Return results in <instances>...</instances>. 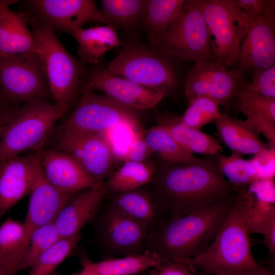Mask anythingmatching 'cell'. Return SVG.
<instances>
[{"label":"cell","mask_w":275,"mask_h":275,"mask_svg":"<svg viewBox=\"0 0 275 275\" xmlns=\"http://www.w3.org/2000/svg\"><path fill=\"white\" fill-rule=\"evenodd\" d=\"M17 2V1L14 0H2L0 3V17L6 6H10V5L13 4Z\"/></svg>","instance_id":"cell-46"},{"label":"cell","mask_w":275,"mask_h":275,"mask_svg":"<svg viewBox=\"0 0 275 275\" xmlns=\"http://www.w3.org/2000/svg\"><path fill=\"white\" fill-rule=\"evenodd\" d=\"M234 4L252 18L260 14L269 3V0H233Z\"/></svg>","instance_id":"cell-42"},{"label":"cell","mask_w":275,"mask_h":275,"mask_svg":"<svg viewBox=\"0 0 275 275\" xmlns=\"http://www.w3.org/2000/svg\"><path fill=\"white\" fill-rule=\"evenodd\" d=\"M55 149L74 158L97 182L113 173L115 158L102 133L59 131Z\"/></svg>","instance_id":"cell-13"},{"label":"cell","mask_w":275,"mask_h":275,"mask_svg":"<svg viewBox=\"0 0 275 275\" xmlns=\"http://www.w3.org/2000/svg\"><path fill=\"white\" fill-rule=\"evenodd\" d=\"M193 267L179 262L162 260L157 266L152 268V275H193Z\"/></svg>","instance_id":"cell-41"},{"label":"cell","mask_w":275,"mask_h":275,"mask_svg":"<svg viewBox=\"0 0 275 275\" xmlns=\"http://www.w3.org/2000/svg\"><path fill=\"white\" fill-rule=\"evenodd\" d=\"M215 274L217 275H272L267 270L263 271H221Z\"/></svg>","instance_id":"cell-45"},{"label":"cell","mask_w":275,"mask_h":275,"mask_svg":"<svg viewBox=\"0 0 275 275\" xmlns=\"http://www.w3.org/2000/svg\"><path fill=\"white\" fill-rule=\"evenodd\" d=\"M26 12H16L7 6L0 17V56L34 51V43L29 28Z\"/></svg>","instance_id":"cell-25"},{"label":"cell","mask_w":275,"mask_h":275,"mask_svg":"<svg viewBox=\"0 0 275 275\" xmlns=\"http://www.w3.org/2000/svg\"><path fill=\"white\" fill-rule=\"evenodd\" d=\"M218 134L232 154L258 155L270 148L262 142L259 134L246 121L221 113L214 121Z\"/></svg>","instance_id":"cell-22"},{"label":"cell","mask_w":275,"mask_h":275,"mask_svg":"<svg viewBox=\"0 0 275 275\" xmlns=\"http://www.w3.org/2000/svg\"><path fill=\"white\" fill-rule=\"evenodd\" d=\"M12 104L0 96V135L6 122L9 109Z\"/></svg>","instance_id":"cell-44"},{"label":"cell","mask_w":275,"mask_h":275,"mask_svg":"<svg viewBox=\"0 0 275 275\" xmlns=\"http://www.w3.org/2000/svg\"><path fill=\"white\" fill-rule=\"evenodd\" d=\"M99 91L116 102L132 109L155 107L165 96L161 91L113 75L105 69L92 73L79 94Z\"/></svg>","instance_id":"cell-15"},{"label":"cell","mask_w":275,"mask_h":275,"mask_svg":"<svg viewBox=\"0 0 275 275\" xmlns=\"http://www.w3.org/2000/svg\"><path fill=\"white\" fill-rule=\"evenodd\" d=\"M2 0H0V3L2 2Z\"/></svg>","instance_id":"cell-49"},{"label":"cell","mask_w":275,"mask_h":275,"mask_svg":"<svg viewBox=\"0 0 275 275\" xmlns=\"http://www.w3.org/2000/svg\"><path fill=\"white\" fill-rule=\"evenodd\" d=\"M155 49L170 59L195 63L213 60L208 28L196 0H185Z\"/></svg>","instance_id":"cell-8"},{"label":"cell","mask_w":275,"mask_h":275,"mask_svg":"<svg viewBox=\"0 0 275 275\" xmlns=\"http://www.w3.org/2000/svg\"><path fill=\"white\" fill-rule=\"evenodd\" d=\"M1 95V90H0V96Z\"/></svg>","instance_id":"cell-48"},{"label":"cell","mask_w":275,"mask_h":275,"mask_svg":"<svg viewBox=\"0 0 275 275\" xmlns=\"http://www.w3.org/2000/svg\"><path fill=\"white\" fill-rule=\"evenodd\" d=\"M237 109L263 116L275 124V99L245 90L237 96Z\"/></svg>","instance_id":"cell-37"},{"label":"cell","mask_w":275,"mask_h":275,"mask_svg":"<svg viewBox=\"0 0 275 275\" xmlns=\"http://www.w3.org/2000/svg\"><path fill=\"white\" fill-rule=\"evenodd\" d=\"M244 73L275 65V1L252 19L236 65Z\"/></svg>","instance_id":"cell-14"},{"label":"cell","mask_w":275,"mask_h":275,"mask_svg":"<svg viewBox=\"0 0 275 275\" xmlns=\"http://www.w3.org/2000/svg\"><path fill=\"white\" fill-rule=\"evenodd\" d=\"M72 275H81L80 272H77V273H74L73 274H72Z\"/></svg>","instance_id":"cell-47"},{"label":"cell","mask_w":275,"mask_h":275,"mask_svg":"<svg viewBox=\"0 0 275 275\" xmlns=\"http://www.w3.org/2000/svg\"><path fill=\"white\" fill-rule=\"evenodd\" d=\"M246 206L241 190L215 237L205 250L183 264L200 267L216 273L221 271H263L251 249Z\"/></svg>","instance_id":"cell-3"},{"label":"cell","mask_w":275,"mask_h":275,"mask_svg":"<svg viewBox=\"0 0 275 275\" xmlns=\"http://www.w3.org/2000/svg\"><path fill=\"white\" fill-rule=\"evenodd\" d=\"M158 125L166 129L186 151L194 155H215L223 151L219 141L212 135L184 123L181 117L166 115Z\"/></svg>","instance_id":"cell-26"},{"label":"cell","mask_w":275,"mask_h":275,"mask_svg":"<svg viewBox=\"0 0 275 275\" xmlns=\"http://www.w3.org/2000/svg\"><path fill=\"white\" fill-rule=\"evenodd\" d=\"M217 156L221 173L235 187L242 189L259 180L250 159L233 154L228 156L219 153Z\"/></svg>","instance_id":"cell-34"},{"label":"cell","mask_w":275,"mask_h":275,"mask_svg":"<svg viewBox=\"0 0 275 275\" xmlns=\"http://www.w3.org/2000/svg\"><path fill=\"white\" fill-rule=\"evenodd\" d=\"M207 24L213 60L229 69L236 65L252 18L233 0H196Z\"/></svg>","instance_id":"cell-6"},{"label":"cell","mask_w":275,"mask_h":275,"mask_svg":"<svg viewBox=\"0 0 275 275\" xmlns=\"http://www.w3.org/2000/svg\"><path fill=\"white\" fill-rule=\"evenodd\" d=\"M80 238V233L61 238L39 257L28 275H50L70 255Z\"/></svg>","instance_id":"cell-33"},{"label":"cell","mask_w":275,"mask_h":275,"mask_svg":"<svg viewBox=\"0 0 275 275\" xmlns=\"http://www.w3.org/2000/svg\"><path fill=\"white\" fill-rule=\"evenodd\" d=\"M70 105L42 101L12 105L0 135V162L43 149Z\"/></svg>","instance_id":"cell-4"},{"label":"cell","mask_w":275,"mask_h":275,"mask_svg":"<svg viewBox=\"0 0 275 275\" xmlns=\"http://www.w3.org/2000/svg\"><path fill=\"white\" fill-rule=\"evenodd\" d=\"M27 12L58 30L72 34L76 29L94 21L99 10L93 0H29Z\"/></svg>","instance_id":"cell-16"},{"label":"cell","mask_w":275,"mask_h":275,"mask_svg":"<svg viewBox=\"0 0 275 275\" xmlns=\"http://www.w3.org/2000/svg\"><path fill=\"white\" fill-rule=\"evenodd\" d=\"M262 234L264 236L263 243L267 247L270 254L274 256L275 214H272L268 219Z\"/></svg>","instance_id":"cell-43"},{"label":"cell","mask_w":275,"mask_h":275,"mask_svg":"<svg viewBox=\"0 0 275 275\" xmlns=\"http://www.w3.org/2000/svg\"><path fill=\"white\" fill-rule=\"evenodd\" d=\"M105 69L109 73L161 91L164 96L176 89V71L168 57L157 50L137 43L123 45Z\"/></svg>","instance_id":"cell-7"},{"label":"cell","mask_w":275,"mask_h":275,"mask_svg":"<svg viewBox=\"0 0 275 275\" xmlns=\"http://www.w3.org/2000/svg\"><path fill=\"white\" fill-rule=\"evenodd\" d=\"M29 195L27 212L23 222L26 246L33 231L44 225L54 222L62 209L75 194L62 191L49 183L44 176L41 165Z\"/></svg>","instance_id":"cell-19"},{"label":"cell","mask_w":275,"mask_h":275,"mask_svg":"<svg viewBox=\"0 0 275 275\" xmlns=\"http://www.w3.org/2000/svg\"><path fill=\"white\" fill-rule=\"evenodd\" d=\"M109 203L144 226L149 232L167 217L154 193L140 188L113 194Z\"/></svg>","instance_id":"cell-21"},{"label":"cell","mask_w":275,"mask_h":275,"mask_svg":"<svg viewBox=\"0 0 275 275\" xmlns=\"http://www.w3.org/2000/svg\"><path fill=\"white\" fill-rule=\"evenodd\" d=\"M156 173L155 167L145 161H126L113 172L104 184L107 194L130 191L151 182Z\"/></svg>","instance_id":"cell-32"},{"label":"cell","mask_w":275,"mask_h":275,"mask_svg":"<svg viewBox=\"0 0 275 275\" xmlns=\"http://www.w3.org/2000/svg\"><path fill=\"white\" fill-rule=\"evenodd\" d=\"M41 163L37 152L0 162V218L30 194Z\"/></svg>","instance_id":"cell-17"},{"label":"cell","mask_w":275,"mask_h":275,"mask_svg":"<svg viewBox=\"0 0 275 275\" xmlns=\"http://www.w3.org/2000/svg\"><path fill=\"white\" fill-rule=\"evenodd\" d=\"M34 51L41 61L54 102L71 106L81 88L80 63L65 48L54 30L27 12Z\"/></svg>","instance_id":"cell-5"},{"label":"cell","mask_w":275,"mask_h":275,"mask_svg":"<svg viewBox=\"0 0 275 275\" xmlns=\"http://www.w3.org/2000/svg\"><path fill=\"white\" fill-rule=\"evenodd\" d=\"M37 152L45 178L62 191L76 194L100 183L93 179L74 158L64 152L44 148Z\"/></svg>","instance_id":"cell-18"},{"label":"cell","mask_w":275,"mask_h":275,"mask_svg":"<svg viewBox=\"0 0 275 275\" xmlns=\"http://www.w3.org/2000/svg\"><path fill=\"white\" fill-rule=\"evenodd\" d=\"M259 180L274 179L275 148H270L250 159Z\"/></svg>","instance_id":"cell-39"},{"label":"cell","mask_w":275,"mask_h":275,"mask_svg":"<svg viewBox=\"0 0 275 275\" xmlns=\"http://www.w3.org/2000/svg\"><path fill=\"white\" fill-rule=\"evenodd\" d=\"M235 197L212 207L179 216L166 217L148 232L143 252L153 253L162 260L181 263L197 257L214 239Z\"/></svg>","instance_id":"cell-2"},{"label":"cell","mask_w":275,"mask_h":275,"mask_svg":"<svg viewBox=\"0 0 275 275\" xmlns=\"http://www.w3.org/2000/svg\"><path fill=\"white\" fill-rule=\"evenodd\" d=\"M143 130L137 132L122 160L144 161L153 152L146 144L142 134Z\"/></svg>","instance_id":"cell-40"},{"label":"cell","mask_w":275,"mask_h":275,"mask_svg":"<svg viewBox=\"0 0 275 275\" xmlns=\"http://www.w3.org/2000/svg\"><path fill=\"white\" fill-rule=\"evenodd\" d=\"M107 194L104 182L75 194L54 221L61 237L80 233L85 225L93 221Z\"/></svg>","instance_id":"cell-20"},{"label":"cell","mask_w":275,"mask_h":275,"mask_svg":"<svg viewBox=\"0 0 275 275\" xmlns=\"http://www.w3.org/2000/svg\"><path fill=\"white\" fill-rule=\"evenodd\" d=\"M157 255L148 252L109 258L94 262L82 256L81 275H135L159 265L162 262Z\"/></svg>","instance_id":"cell-24"},{"label":"cell","mask_w":275,"mask_h":275,"mask_svg":"<svg viewBox=\"0 0 275 275\" xmlns=\"http://www.w3.org/2000/svg\"><path fill=\"white\" fill-rule=\"evenodd\" d=\"M245 73L237 66L228 69L214 60L195 63L187 72L184 94L187 101L206 97L218 105L228 106L243 90Z\"/></svg>","instance_id":"cell-11"},{"label":"cell","mask_w":275,"mask_h":275,"mask_svg":"<svg viewBox=\"0 0 275 275\" xmlns=\"http://www.w3.org/2000/svg\"><path fill=\"white\" fill-rule=\"evenodd\" d=\"M95 219V238L105 254L123 257L143 252L149 231L141 224L109 203L100 207Z\"/></svg>","instance_id":"cell-12"},{"label":"cell","mask_w":275,"mask_h":275,"mask_svg":"<svg viewBox=\"0 0 275 275\" xmlns=\"http://www.w3.org/2000/svg\"><path fill=\"white\" fill-rule=\"evenodd\" d=\"M188 106L182 121L186 125L201 130L205 125L214 122L220 116L218 105L210 99L198 97L187 101Z\"/></svg>","instance_id":"cell-36"},{"label":"cell","mask_w":275,"mask_h":275,"mask_svg":"<svg viewBox=\"0 0 275 275\" xmlns=\"http://www.w3.org/2000/svg\"><path fill=\"white\" fill-rule=\"evenodd\" d=\"M61 238L54 222L36 229L30 236L18 270L30 268L43 253Z\"/></svg>","instance_id":"cell-35"},{"label":"cell","mask_w":275,"mask_h":275,"mask_svg":"<svg viewBox=\"0 0 275 275\" xmlns=\"http://www.w3.org/2000/svg\"><path fill=\"white\" fill-rule=\"evenodd\" d=\"M249 233H262L269 218L275 213L274 179L256 180L242 191Z\"/></svg>","instance_id":"cell-23"},{"label":"cell","mask_w":275,"mask_h":275,"mask_svg":"<svg viewBox=\"0 0 275 275\" xmlns=\"http://www.w3.org/2000/svg\"><path fill=\"white\" fill-rule=\"evenodd\" d=\"M77 43V52L85 63H97L109 50L123 43L116 29L109 25L78 28L71 34Z\"/></svg>","instance_id":"cell-27"},{"label":"cell","mask_w":275,"mask_h":275,"mask_svg":"<svg viewBox=\"0 0 275 275\" xmlns=\"http://www.w3.org/2000/svg\"><path fill=\"white\" fill-rule=\"evenodd\" d=\"M217 154L197 162L165 165L151 182L167 217H176L225 203L239 191L221 173Z\"/></svg>","instance_id":"cell-1"},{"label":"cell","mask_w":275,"mask_h":275,"mask_svg":"<svg viewBox=\"0 0 275 275\" xmlns=\"http://www.w3.org/2000/svg\"><path fill=\"white\" fill-rule=\"evenodd\" d=\"M23 223L9 217L0 226V275H15L26 249Z\"/></svg>","instance_id":"cell-28"},{"label":"cell","mask_w":275,"mask_h":275,"mask_svg":"<svg viewBox=\"0 0 275 275\" xmlns=\"http://www.w3.org/2000/svg\"><path fill=\"white\" fill-rule=\"evenodd\" d=\"M148 0H102L94 21L130 29L141 22Z\"/></svg>","instance_id":"cell-30"},{"label":"cell","mask_w":275,"mask_h":275,"mask_svg":"<svg viewBox=\"0 0 275 275\" xmlns=\"http://www.w3.org/2000/svg\"><path fill=\"white\" fill-rule=\"evenodd\" d=\"M142 134L148 148L157 154L165 165L194 163L200 159L186 151L158 124L143 130Z\"/></svg>","instance_id":"cell-31"},{"label":"cell","mask_w":275,"mask_h":275,"mask_svg":"<svg viewBox=\"0 0 275 275\" xmlns=\"http://www.w3.org/2000/svg\"><path fill=\"white\" fill-rule=\"evenodd\" d=\"M185 0H148L142 18L150 47L156 48L171 22L182 9Z\"/></svg>","instance_id":"cell-29"},{"label":"cell","mask_w":275,"mask_h":275,"mask_svg":"<svg viewBox=\"0 0 275 275\" xmlns=\"http://www.w3.org/2000/svg\"><path fill=\"white\" fill-rule=\"evenodd\" d=\"M251 81L243 90L275 99V65L266 69L251 71Z\"/></svg>","instance_id":"cell-38"},{"label":"cell","mask_w":275,"mask_h":275,"mask_svg":"<svg viewBox=\"0 0 275 275\" xmlns=\"http://www.w3.org/2000/svg\"><path fill=\"white\" fill-rule=\"evenodd\" d=\"M0 90L1 95L13 105L50 102L51 97L41 61L34 51L0 56Z\"/></svg>","instance_id":"cell-9"},{"label":"cell","mask_w":275,"mask_h":275,"mask_svg":"<svg viewBox=\"0 0 275 275\" xmlns=\"http://www.w3.org/2000/svg\"><path fill=\"white\" fill-rule=\"evenodd\" d=\"M81 94L77 105L61 124L59 131L101 133L120 124L142 131L134 109L105 95H97L93 92Z\"/></svg>","instance_id":"cell-10"}]
</instances>
